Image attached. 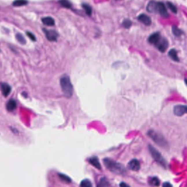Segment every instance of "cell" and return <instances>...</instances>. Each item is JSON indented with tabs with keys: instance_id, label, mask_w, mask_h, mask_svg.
<instances>
[{
	"instance_id": "obj_18",
	"label": "cell",
	"mask_w": 187,
	"mask_h": 187,
	"mask_svg": "<svg viewBox=\"0 0 187 187\" xmlns=\"http://www.w3.org/2000/svg\"><path fill=\"white\" fill-rule=\"evenodd\" d=\"M169 56L172 59V60L176 61V62H178L179 61V58L177 56V51H176V49H172L170 51H169V53H168Z\"/></svg>"
},
{
	"instance_id": "obj_5",
	"label": "cell",
	"mask_w": 187,
	"mask_h": 187,
	"mask_svg": "<svg viewBox=\"0 0 187 187\" xmlns=\"http://www.w3.org/2000/svg\"><path fill=\"white\" fill-rule=\"evenodd\" d=\"M173 112L177 116H182L183 114L187 113V106L178 105L173 108Z\"/></svg>"
},
{
	"instance_id": "obj_23",
	"label": "cell",
	"mask_w": 187,
	"mask_h": 187,
	"mask_svg": "<svg viewBox=\"0 0 187 187\" xmlns=\"http://www.w3.org/2000/svg\"><path fill=\"white\" fill-rule=\"evenodd\" d=\"M172 31L173 34L176 36L179 37L182 35L183 34V32L180 29H179L177 27L175 26H173L172 27Z\"/></svg>"
},
{
	"instance_id": "obj_3",
	"label": "cell",
	"mask_w": 187,
	"mask_h": 187,
	"mask_svg": "<svg viewBox=\"0 0 187 187\" xmlns=\"http://www.w3.org/2000/svg\"><path fill=\"white\" fill-rule=\"evenodd\" d=\"M147 135L158 145L164 148L167 147V141L161 134L154 130H149L148 132Z\"/></svg>"
},
{
	"instance_id": "obj_10",
	"label": "cell",
	"mask_w": 187,
	"mask_h": 187,
	"mask_svg": "<svg viewBox=\"0 0 187 187\" xmlns=\"http://www.w3.org/2000/svg\"><path fill=\"white\" fill-rule=\"evenodd\" d=\"M162 37V36L159 33L156 32V33L153 34L152 35L149 37L148 42L151 44L154 45V46H155L157 43L159 42V41L160 40Z\"/></svg>"
},
{
	"instance_id": "obj_29",
	"label": "cell",
	"mask_w": 187,
	"mask_h": 187,
	"mask_svg": "<svg viewBox=\"0 0 187 187\" xmlns=\"http://www.w3.org/2000/svg\"><path fill=\"white\" fill-rule=\"evenodd\" d=\"M26 34L31 40H33V41H36V38L35 36L32 33H31L30 32H27Z\"/></svg>"
},
{
	"instance_id": "obj_24",
	"label": "cell",
	"mask_w": 187,
	"mask_h": 187,
	"mask_svg": "<svg viewBox=\"0 0 187 187\" xmlns=\"http://www.w3.org/2000/svg\"><path fill=\"white\" fill-rule=\"evenodd\" d=\"M150 184L155 187H158L160 185V181L157 177H153L150 179Z\"/></svg>"
},
{
	"instance_id": "obj_31",
	"label": "cell",
	"mask_w": 187,
	"mask_h": 187,
	"mask_svg": "<svg viewBox=\"0 0 187 187\" xmlns=\"http://www.w3.org/2000/svg\"><path fill=\"white\" fill-rule=\"evenodd\" d=\"M120 187H130L125 182H121L120 183Z\"/></svg>"
},
{
	"instance_id": "obj_30",
	"label": "cell",
	"mask_w": 187,
	"mask_h": 187,
	"mask_svg": "<svg viewBox=\"0 0 187 187\" xmlns=\"http://www.w3.org/2000/svg\"><path fill=\"white\" fill-rule=\"evenodd\" d=\"M162 187H172V185L169 182H165L162 184Z\"/></svg>"
},
{
	"instance_id": "obj_4",
	"label": "cell",
	"mask_w": 187,
	"mask_h": 187,
	"mask_svg": "<svg viewBox=\"0 0 187 187\" xmlns=\"http://www.w3.org/2000/svg\"><path fill=\"white\" fill-rule=\"evenodd\" d=\"M149 151L150 153L151 154L152 157L156 162H159L163 166L165 165V161L164 159L162 157L161 154L158 152L154 147H153L151 145H149Z\"/></svg>"
},
{
	"instance_id": "obj_6",
	"label": "cell",
	"mask_w": 187,
	"mask_h": 187,
	"mask_svg": "<svg viewBox=\"0 0 187 187\" xmlns=\"http://www.w3.org/2000/svg\"><path fill=\"white\" fill-rule=\"evenodd\" d=\"M155 47L159 51L162 53H164L166 51L169 47V42L166 38L162 37V38L159 41Z\"/></svg>"
},
{
	"instance_id": "obj_22",
	"label": "cell",
	"mask_w": 187,
	"mask_h": 187,
	"mask_svg": "<svg viewBox=\"0 0 187 187\" xmlns=\"http://www.w3.org/2000/svg\"><path fill=\"white\" fill-rule=\"evenodd\" d=\"M83 9L85 10L86 14L88 15H91L92 13V9L90 5H88L87 3H83L82 5Z\"/></svg>"
},
{
	"instance_id": "obj_9",
	"label": "cell",
	"mask_w": 187,
	"mask_h": 187,
	"mask_svg": "<svg viewBox=\"0 0 187 187\" xmlns=\"http://www.w3.org/2000/svg\"><path fill=\"white\" fill-rule=\"evenodd\" d=\"M128 167L130 170L134 171H137L140 169V163L137 159H132L128 163Z\"/></svg>"
},
{
	"instance_id": "obj_32",
	"label": "cell",
	"mask_w": 187,
	"mask_h": 187,
	"mask_svg": "<svg viewBox=\"0 0 187 187\" xmlns=\"http://www.w3.org/2000/svg\"><path fill=\"white\" fill-rule=\"evenodd\" d=\"M184 81H185V83H186V85L187 86V78H185L184 79Z\"/></svg>"
},
{
	"instance_id": "obj_13",
	"label": "cell",
	"mask_w": 187,
	"mask_h": 187,
	"mask_svg": "<svg viewBox=\"0 0 187 187\" xmlns=\"http://www.w3.org/2000/svg\"><path fill=\"white\" fill-rule=\"evenodd\" d=\"M157 5L158 2L154 1H150L147 6V10L151 13H155L157 12Z\"/></svg>"
},
{
	"instance_id": "obj_2",
	"label": "cell",
	"mask_w": 187,
	"mask_h": 187,
	"mask_svg": "<svg viewBox=\"0 0 187 187\" xmlns=\"http://www.w3.org/2000/svg\"><path fill=\"white\" fill-rule=\"evenodd\" d=\"M60 83L62 91L64 95L67 98H71L73 95V88L69 76L67 75L62 76L61 77Z\"/></svg>"
},
{
	"instance_id": "obj_1",
	"label": "cell",
	"mask_w": 187,
	"mask_h": 187,
	"mask_svg": "<svg viewBox=\"0 0 187 187\" xmlns=\"http://www.w3.org/2000/svg\"><path fill=\"white\" fill-rule=\"evenodd\" d=\"M103 164L107 169L114 173L118 175H125L126 173V169L122 164L112 159L106 158L103 160Z\"/></svg>"
},
{
	"instance_id": "obj_14",
	"label": "cell",
	"mask_w": 187,
	"mask_h": 187,
	"mask_svg": "<svg viewBox=\"0 0 187 187\" xmlns=\"http://www.w3.org/2000/svg\"><path fill=\"white\" fill-rule=\"evenodd\" d=\"M89 162L96 169H97L99 170H101V164L99 162V159L97 157H92L90 158L89 160Z\"/></svg>"
},
{
	"instance_id": "obj_7",
	"label": "cell",
	"mask_w": 187,
	"mask_h": 187,
	"mask_svg": "<svg viewBox=\"0 0 187 187\" xmlns=\"http://www.w3.org/2000/svg\"><path fill=\"white\" fill-rule=\"evenodd\" d=\"M43 31L46 34L47 38L50 41H56L58 37V34L55 31L53 30H47L43 29Z\"/></svg>"
},
{
	"instance_id": "obj_28",
	"label": "cell",
	"mask_w": 187,
	"mask_h": 187,
	"mask_svg": "<svg viewBox=\"0 0 187 187\" xmlns=\"http://www.w3.org/2000/svg\"><path fill=\"white\" fill-rule=\"evenodd\" d=\"M132 25V21L131 20H129V19H125L124 20L123 22V26L126 28V29H128Z\"/></svg>"
},
{
	"instance_id": "obj_19",
	"label": "cell",
	"mask_w": 187,
	"mask_h": 187,
	"mask_svg": "<svg viewBox=\"0 0 187 187\" xmlns=\"http://www.w3.org/2000/svg\"><path fill=\"white\" fill-rule=\"evenodd\" d=\"M28 2L27 0H15L13 2V5L15 7H21L26 5Z\"/></svg>"
},
{
	"instance_id": "obj_21",
	"label": "cell",
	"mask_w": 187,
	"mask_h": 187,
	"mask_svg": "<svg viewBox=\"0 0 187 187\" xmlns=\"http://www.w3.org/2000/svg\"><path fill=\"white\" fill-rule=\"evenodd\" d=\"M16 39L20 43L21 45H25L26 43V41L24 37L23 36L22 34H19V33H18L16 35Z\"/></svg>"
},
{
	"instance_id": "obj_8",
	"label": "cell",
	"mask_w": 187,
	"mask_h": 187,
	"mask_svg": "<svg viewBox=\"0 0 187 187\" xmlns=\"http://www.w3.org/2000/svg\"><path fill=\"white\" fill-rule=\"evenodd\" d=\"M157 12L159 13L160 15L163 18H167L169 16V14L167 13L166 7L162 2H158Z\"/></svg>"
},
{
	"instance_id": "obj_16",
	"label": "cell",
	"mask_w": 187,
	"mask_h": 187,
	"mask_svg": "<svg viewBox=\"0 0 187 187\" xmlns=\"http://www.w3.org/2000/svg\"><path fill=\"white\" fill-rule=\"evenodd\" d=\"M42 23L47 26H53L55 25V20L51 16L45 17L42 19Z\"/></svg>"
},
{
	"instance_id": "obj_27",
	"label": "cell",
	"mask_w": 187,
	"mask_h": 187,
	"mask_svg": "<svg viewBox=\"0 0 187 187\" xmlns=\"http://www.w3.org/2000/svg\"><path fill=\"white\" fill-rule=\"evenodd\" d=\"M167 5L168 7L170 8V10H171L173 13H177V8L175 5H173L171 2H167Z\"/></svg>"
},
{
	"instance_id": "obj_15",
	"label": "cell",
	"mask_w": 187,
	"mask_h": 187,
	"mask_svg": "<svg viewBox=\"0 0 187 187\" xmlns=\"http://www.w3.org/2000/svg\"><path fill=\"white\" fill-rule=\"evenodd\" d=\"M17 107L16 101L13 99H10L7 102L6 104V108L7 110L10 112L13 111L15 110Z\"/></svg>"
},
{
	"instance_id": "obj_26",
	"label": "cell",
	"mask_w": 187,
	"mask_h": 187,
	"mask_svg": "<svg viewBox=\"0 0 187 187\" xmlns=\"http://www.w3.org/2000/svg\"><path fill=\"white\" fill-rule=\"evenodd\" d=\"M59 176L60 177L61 179L64 181V182H66V183H70L71 182V178L68 176H66L65 174H62V173H60L59 174Z\"/></svg>"
},
{
	"instance_id": "obj_17",
	"label": "cell",
	"mask_w": 187,
	"mask_h": 187,
	"mask_svg": "<svg viewBox=\"0 0 187 187\" xmlns=\"http://www.w3.org/2000/svg\"><path fill=\"white\" fill-rule=\"evenodd\" d=\"M97 187H110V183L106 178L102 177L97 183Z\"/></svg>"
},
{
	"instance_id": "obj_20",
	"label": "cell",
	"mask_w": 187,
	"mask_h": 187,
	"mask_svg": "<svg viewBox=\"0 0 187 187\" xmlns=\"http://www.w3.org/2000/svg\"><path fill=\"white\" fill-rule=\"evenodd\" d=\"M59 2L61 5L66 8H71L72 7V4L69 0H59Z\"/></svg>"
},
{
	"instance_id": "obj_25",
	"label": "cell",
	"mask_w": 187,
	"mask_h": 187,
	"mask_svg": "<svg viewBox=\"0 0 187 187\" xmlns=\"http://www.w3.org/2000/svg\"><path fill=\"white\" fill-rule=\"evenodd\" d=\"M81 187H93L91 184V182L87 179H85L83 180L81 183L80 184Z\"/></svg>"
},
{
	"instance_id": "obj_11",
	"label": "cell",
	"mask_w": 187,
	"mask_h": 187,
	"mask_svg": "<svg viewBox=\"0 0 187 187\" xmlns=\"http://www.w3.org/2000/svg\"><path fill=\"white\" fill-rule=\"evenodd\" d=\"M1 89L3 95L5 97L10 95L12 89L10 86L5 83H2L1 84Z\"/></svg>"
},
{
	"instance_id": "obj_12",
	"label": "cell",
	"mask_w": 187,
	"mask_h": 187,
	"mask_svg": "<svg viewBox=\"0 0 187 187\" xmlns=\"http://www.w3.org/2000/svg\"><path fill=\"white\" fill-rule=\"evenodd\" d=\"M138 19L146 25H150L152 23L151 19L145 14H142L138 16Z\"/></svg>"
}]
</instances>
